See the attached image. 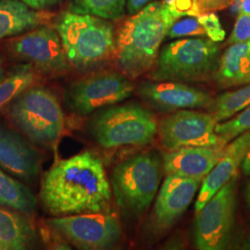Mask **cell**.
<instances>
[{
	"label": "cell",
	"instance_id": "cell-1",
	"mask_svg": "<svg viewBox=\"0 0 250 250\" xmlns=\"http://www.w3.org/2000/svg\"><path fill=\"white\" fill-rule=\"evenodd\" d=\"M111 188L103 162L89 150L57 161L42 179L40 200L54 217L107 212Z\"/></svg>",
	"mask_w": 250,
	"mask_h": 250
},
{
	"label": "cell",
	"instance_id": "cell-2",
	"mask_svg": "<svg viewBox=\"0 0 250 250\" xmlns=\"http://www.w3.org/2000/svg\"><path fill=\"white\" fill-rule=\"evenodd\" d=\"M177 20L164 1H153L126 19L116 34L114 55L121 72L135 79L151 71L164 38Z\"/></svg>",
	"mask_w": 250,
	"mask_h": 250
},
{
	"label": "cell",
	"instance_id": "cell-3",
	"mask_svg": "<svg viewBox=\"0 0 250 250\" xmlns=\"http://www.w3.org/2000/svg\"><path fill=\"white\" fill-rule=\"evenodd\" d=\"M54 27L68 62L78 71L99 66L115 53L116 35L108 20L67 10L59 15Z\"/></svg>",
	"mask_w": 250,
	"mask_h": 250
},
{
	"label": "cell",
	"instance_id": "cell-4",
	"mask_svg": "<svg viewBox=\"0 0 250 250\" xmlns=\"http://www.w3.org/2000/svg\"><path fill=\"white\" fill-rule=\"evenodd\" d=\"M220 46L209 38H181L159 53L149 77L152 81L201 82L214 76Z\"/></svg>",
	"mask_w": 250,
	"mask_h": 250
},
{
	"label": "cell",
	"instance_id": "cell-5",
	"mask_svg": "<svg viewBox=\"0 0 250 250\" xmlns=\"http://www.w3.org/2000/svg\"><path fill=\"white\" fill-rule=\"evenodd\" d=\"M158 123L149 110L137 104L110 106L91 118L89 132L104 148L145 146L158 134Z\"/></svg>",
	"mask_w": 250,
	"mask_h": 250
},
{
	"label": "cell",
	"instance_id": "cell-6",
	"mask_svg": "<svg viewBox=\"0 0 250 250\" xmlns=\"http://www.w3.org/2000/svg\"><path fill=\"white\" fill-rule=\"evenodd\" d=\"M162 170V161L155 152L136 154L117 165L111 185L125 213L140 217L148 209L159 190Z\"/></svg>",
	"mask_w": 250,
	"mask_h": 250
},
{
	"label": "cell",
	"instance_id": "cell-7",
	"mask_svg": "<svg viewBox=\"0 0 250 250\" xmlns=\"http://www.w3.org/2000/svg\"><path fill=\"white\" fill-rule=\"evenodd\" d=\"M9 106V119L32 142L50 146L62 135L64 112L52 91L32 85Z\"/></svg>",
	"mask_w": 250,
	"mask_h": 250
},
{
	"label": "cell",
	"instance_id": "cell-8",
	"mask_svg": "<svg viewBox=\"0 0 250 250\" xmlns=\"http://www.w3.org/2000/svg\"><path fill=\"white\" fill-rule=\"evenodd\" d=\"M236 175L196 213L194 242L197 250H223L232 238L236 208Z\"/></svg>",
	"mask_w": 250,
	"mask_h": 250
},
{
	"label": "cell",
	"instance_id": "cell-9",
	"mask_svg": "<svg viewBox=\"0 0 250 250\" xmlns=\"http://www.w3.org/2000/svg\"><path fill=\"white\" fill-rule=\"evenodd\" d=\"M134 83L124 73L101 72L75 81L65 92V102L72 112L88 116L130 98Z\"/></svg>",
	"mask_w": 250,
	"mask_h": 250
},
{
	"label": "cell",
	"instance_id": "cell-10",
	"mask_svg": "<svg viewBox=\"0 0 250 250\" xmlns=\"http://www.w3.org/2000/svg\"><path fill=\"white\" fill-rule=\"evenodd\" d=\"M45 224L79 250H109L122 237L118 220L107 212L59 216L48 219Z\"/></svg>",
	"mask_w": 250,
	"mask_h": 250
},
{
	"label": "cell",
	"instance_id": "cell-11",
	"mask_svg": "<svg viewBox=\"0 0 250 250\" xmlns=\"http://www.w3.org/2000/svg\"><path fill=\"white\" fill-rule=\"evenodd\" d=\"M216 125L210 112L180 109L161 119L158 125V136L167 151L190 146L219 147Z\"/></svg>",
	"mask_w": 250,
	"mask_h": 250
},
{
	"label": "cell",
	"instance_id": "cell-12",
	"mask_svg": "<svg viewBox=\"0 0 250 250\" xmlns=\"http://www.w3.org/2000/svg\"><path fill=\"white\" fill-rule=\"evenodd\" d=\"M11 53L34 69L47 74H62L71 69L55 27L41 25L9 43Z\"/></svg>",
	"mask_w": 250,
	"mask_h": 250
},
{
	"label": "cell",
	"instance_id": "cell-13",
	"mask_svg": "<svg viewBox=\"0 0 250 250\" xmlns=\"http://www.w3.org/2000/svg\"><path fill=\"white\" fill-rule=\"evenodd\" d=\"M201 181L167 174L156 197L149 226L153 232H165L188 210Z\"/></svg>",
	"mask_w": 250,
	"mask_h": 250
},
{
	"label": "cell",
	"instance_id": "cell-14",
	"mask_svg": "<svg viewBox=\"0 0 250 250\" xmlns=\"http://www.w3.org/2000/svg\"><path fill=\"white\" fill-rule=\"evenodd\" d=\"M137 94L147 105L160 112L208 108L214 100L203 90L170 81L143 82L137 88Z\"/></svg>",
	"mask_w": 250,
	"mask_h": 250
},
{
	"label": "cell",
	"instance_id": "cell-15",
	"mask_svg": "<svg viewBox=\"0 0 250 250\" xmlns=\"http://www.w3.org/2000/svg\"><path fill=\"white\" fill-rule=\"evenodd\" d=\"M40 155L17 132L0 126V168L26 184L39 176Z\"/></svg>",
	"mask_w": 250,
	"mask_h": 250
},
{
	"label": "cell",
	"instance_id": "cell-16",
	"mask_svg": "<svg viewBox=\"0 0 250 250\" xmlns=\"http://www.w3.org/2000/svg\"><path fill=\"white\" fill-rule=\"evenodd\" d=\"M250 150V131L246 132L227 144L216 166L202 182L195 211L197 213L215 194L237 174L242 162Z\"/></svg>",
	"mask_w": 250,
	"mask_h": 250
},
{
	"label": "cell",
	"instance_id": "cell-17",
	"mask_svg": "<svg viewBox=\"0 0 250 250\" xmlns=\"http://www.w3.org/2000/svg\"><path fill=\"white\" fill-rule=\"evenodd\" d=\"M224 148L218 146L181 147L164 153L162 166L165 174L203 182L220 160Z\"/></svg>",
	"mask_w": 250,
	"mask_h": 250
},
{
	"label": "cell",
	"instance_id": "cell-18",
	"mask_svg": "<svg viewBox=\"0 0 250 250\" xmlns=\"http://www.w3.org/2000/svg\"><path fill=\"white\" fill-rule=\"evenodd\" d=\"M53 14L32 9L21 0L0 1V40L48 23Z\"/></svg>",
	"mask_w": 250,
	"mask_h": 250
},
{
	"label": "cell",
	"instance_id": "cell-19",
	"mask_svg": "<svg viewBox=\"0 0 250 250\" xmlns=\"http://www.w3.org/2000/svg\"><path fill=\"white\" fill-rule=\"evenodd\" d=\"M250 72V41L228 46L219 60L214 80L221 88L244 85Z\"/></svg>",
	"mask_w": 250,
	"mask_h": 250
},
{
	"label": "cell",
	"instance_id": "cell-20",
	"mask_svg": "<svg viewBox=\"0 0 250 250\" xmlns=\"http://www.w3.org/2000/svg\"><path fill=\"white\" fill-rule=\"evenodd\" d=\"M0 206V250H27L36 239L28 216Z\"/></svg>",
	"mask_w": 250,
	"mask_h": 250
},
{
	"label": "cell",
	"instance_id": "cell-21",
	"mask_svg": "<svg viewBox=\"0 0 250 250\" xmlns=\"http://www.w3.org/2000/svg\"><path fill=\"white\" fill-rule=\"evenodd\" d=\"M34 193L19 179L0 168V206L30 216L36 209Z\"/></svg>",
	"mask_w": 250,
	"mask_h": 250
},
{
	"label": "cell",
	"instance_id": "cell-22",
	"mask_svg": "<svg viewBox=\"0 0 250 250\" xmlns=\"http://www.w3.org/2000/svg\"><path fill=\"white\" fill-rule=\"evenodd\" d=\"M250 105V83L234 91L223 93L208 107L217 123L226 121Z\"/></svg>",
	"mask_w": 250,
	"mask_h": 250
},
{
	"label": "cell",
	"instance_id": "cell-23",
	"mask_svg": "<svg viewBox=\"0 0 250 250\" xmlns=\"http://www.w3.org/2000/svg\"><path fill=\"white\" fill-rule=\"evenodd\" d=\"M69 10L79 14H89L108 21L125 16L126 0H67Z\"/></svg>",
	"mask_w": 250,
	"mask_h": 250
},
{
	"label": "cell",
	"instance_id": "cell-24",
	"mask_svg": "<svg viewBox=\"0 0 250 250\" xmlns=\"http://www.w3.org/2000/svg\"><path fill=\"white\" fill-rule=\"evenodd\" d=\"M34 67L27 63L20 66L10 75L0 82V109L9 105L24 90L36 82Z\"/></svg>",
	"mask_w": 250,
	"mask_h": 250
},
{
	"label": "cell",
	"instance_id": "cell-25",
	"mask_svg": "<svg viewBox=\"0 0 250 250\" xmlns=\"http://www.w3.org/2000/svg\"><path fill=\"white\" fill-rule=\"evenodd\" d=\"M250 131V105L232 118L217 123L215 133L219 138V147L224 146L242 134Z\"/></svg>",
	"mask_w": 250,
	"mask_h": 250
},
{
	"label": "cell",
	"instance_id": "cell-26",
	"mask_svg": "<svg viewBox=\"0 0 250 250\" xmlns=\"http://www.w3.org/2000/svg\"><path fill=\"white\" fill-rule=\"evenodd\" d=\"M205 31L199 23L197 17L188 16L183 20L181 18L174 21V23L167 34V37L175 38H188L194 36H205Z\"/></svg>",
	"mask_w": 250,
	"mask_h": 250
},
{
	"label": "cell",
	"instance_id": "cell-27",
	"mask_svg": "<svg viewBox=\"0 0 250 250\" xmlns=\"http://www.w3.org/2000/svg\"><path fill=\"white\" fill-rule=\"evenodd\" d=\"M197 20L205 31V35L216 43L223 42L225 39V31L222 26L219 16L215 11L201 13L197 16Z\"/></svg>",
	"mask_w": 250,
	"mask_h": 250
},
{
	"label": "cell",
	"instance_id": "cell-28",
	"mask_svg": "<svg viewBox=\"0 0 250 250\" xmlns=\"http://www.w3.org/2000/svg\"><path fill=\"white\" fill-rule=\"evenodd\" d=\"M250 41V15L239 12L227 45Z\"/></svg>",
	"mask_w": 250,
	"mask_h": 250
},
{
	"label": "cell",
	"instance_id": "cell-29",
	"mask_svg": "<svg viewBox=\"0 0 250 250\" xmlns=\"http://www.w3.org/2000/svg\"><path fill=\"white\" fill-rule=\"evenodd\" d=\"M164 2L177 19L197 17L200 14L197 0H164Z\"/></svg>",
	"mask_w": 250,
	"mask_h": 250
},
{
	"label": "cell",
	"instance_id": "cell-30",
	"mask_svg": "<svg viewBox=\"0 0 250 250\" xmlns=\"http://www.w3.org/2000/svg\"><path fill=\"white\" fill-rule=\"evenodd\" d=\"M234 0H197L199 12L206 13L211 11H219L228 8Z\"/></svg>",
	"mask_w": 250,
	"mask_h": 250
},
{
	"label": "cell",
	"instance_id": "cell-31",
	"mask_svg": "<svg viewBox=\"0 0 250 250\" xmlns=\"http://www.w3.org/2000/svg\"><path fill=\"white\" fill-rule=\"evenodd\" d=\"M32 9L46 10L55 6L59 0H21Z\"/></svg>",
	"mask_w": 250,
	"mask_h": 250
},
{
	"label": "cell",
	"instance_id": "cell-32",
	"mask_svg": "<svg viewBox=\"0 0 250 250\" xmlns=\"http://www.w3.org/2000/svg\"><path fill=\"white\" fill-rule=\"evenodd\" d=\"M154 0H126V9L130 15L140 11Z\"/></svg>",
	"mask_w": 250,
	"mask_h": 250
},
{
	"label": "cell",
	"instance_id": "cell-33",
	"mask_svg": "<svg viewBox=\"0 0 250 250\" xmlns=\"http://www.w3.org/2000/svg\"><path fill=\"white\" fill-rule=\"evenodd\" d=\"M241 170L245 175L250 177V150L248 152V154L246 155L244 161L242 162Z\"/></svg>",
	"mask_w": 250,
	"mask_h": 250
},
{
	"label": "cell",
	"instance_id": "cell-34",
	"mask_svg": "<svg viewBox=\"0 0 250 250\" xmlns=\"http://www.w3.org/2000/svg\"><path fill=\"white\" fill-rule=\"evenodd\" d=\"M239 12L250 15V0H240Z\"/></svg>",
	"mask_w": 250,
	"mask_h": 250
},
{
	"label": "cell",
	"instance_id": "cell-35",
	"mask_svg": "<svg viewBox=\"0 0 250 250\" xmlns=\"http://www.w3.org/2000/svg\"><path fill=\"white\" fill-rule=\"evenodd\" d=\"M245 197H246L247 204L249 206V208H250V181L248 183L247 188H246V191H245Z\"/></svg>",
	"mask_w": 250,
	"mask_h": 250
},
{
	"label": "cell",
	"instance_id": "cell-36",
	"mask_svg": "<svg viewBox=\"0 0 250 250\" xmlns=\"http://www.w3.org/2000/svg\"><path fill=\"white\" fill-rule=\"evenodd\" d=\"M243 250H250V233L246 237V239L243 242L242 245Z\"/></svg>",
	"mask_w": 250,
	"mask_h": 250
},
{
	"label": "cell",
	"instance_id": "cell-37",
	"mask_svg": "<svg viewBox=\"0 0 250 250\" xmlns=\"http://www.w3.org/2000/svg\"><path fill=\"white\" fill-rule=\"evenodd\" d=\"M5 78H6V74H5V71H4V66H3L2 60L0 58V82L4 80Z\"/></svg>",
	"mask_w": 250,
	"mask_h": 250
},
{
	"label": "cell",
	"instance_id": "cell-38",
	"mask_svg": "<svg viewBox=\"0 0 250 250\" xmlns=\"http://www.w3.org/2000/svg\"><path fill=\"white\" fill-rule=\"evenodd\" d=\"M250 83V74H249V76H248V78H247V81H246V83ZM245 83V84H246Z\"/></svg>",
	"mask_w": 250,
	"mask_h": 250
}]
</instances>
